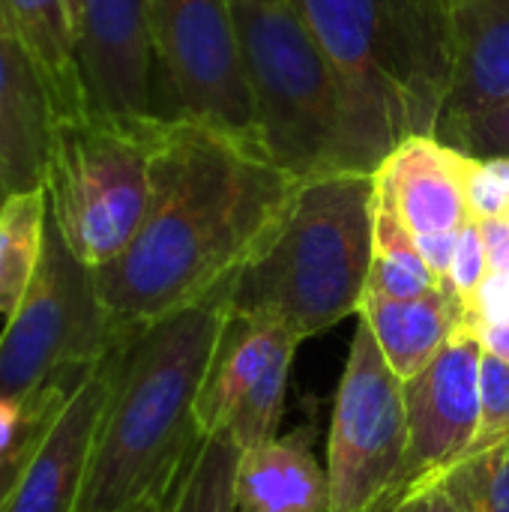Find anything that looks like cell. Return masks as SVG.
I'll return each mask as SVG.
<instances>
[{
  "label": "cell",
  "instance_id": "484cf974",
  "mask_svg": "<svg viewBox=\"0 0 509 512\" xmlns=\"http://www.w3.org/2000/svg\"><path fill=\"white\" fill-rule=\"evenodd\" d=\"M509 438V363L483 351L480 360V429L465 459ZM462 459V462H465ZM459 462V465H462Z\"/></svg>",
  "mask_w": 509,
  "mask_h": 512
},
{
  "label": "cell",
  "instance_id": "7c38bea8",
  "mask_svg": "<svg viewBox=\"0 0 509 512\" xmlns=\"http://www.w3.org/2000/svg\"><path fill=\"white\" fill-rule=\"evenodd\" d=\"M123 348L126 342L117 345L60 405L33 444L0 512H75Z\"/></svg>",
  "mask_w": 509,
  "mask_h": 512
},
{
  "label": "cell",
  "instance_id": "83f0119b",
  "mask_svg": "<svg viewBox=\"0 0 509 512\" xmlns=\"http://www.w3.org/2000/svg\"><path fill=\"white\" fill-rule=\"evenodd\" d=\"M444 144L468 153V156H509V102L468 120Z\"/></svg>",
  "mask_w": 509,
  "mask_h": 512
},
{
  "label": "cell",
  "instance_id": "d590c367",
  "mask_svg": "<svg viewBox=\"0 0 509 512\" xmlns=\"http://www.w3.org/2000/svg\"><path fill=\"white\" fill-rule=\"evenodd\" d=\"M393 512H426V495H420V498H408L405 504H399Z\"/></svg>",
  "mask_w": 509,
  "mask_h": 512
},
{
  "label": "cell",
  "instance_id": "4dcf8cb0",
  "mask_svg": "<svg viewBox=\"0 0 509 512\" xmlns=\"http://www.w3.org/2000/svg\"><path fill=\"white\" fill-rule=\"evenodd\" d=\"M477 225L486 243L489 276H509V219H489Z\"/></svg>",
  "mask_w": 509,
  "mask_h": 512
},
{
  "label": "cell",
  "instance_id": "1f68e13d",
  "mask_svg": "<svg viewBox=\"0 0 509 512\" xmlns=\"http://www.w3.org/2000/svg\"><path fill=\"white\" fill-rule=\"evenodd\" d=\"M60 411V408H57ZM54 411V414H57ZM51 414V417H54ZM51 417L18 447V450H12L9 456H0V510H3V504L9 501V495H12V489H15V483H18V477H21V468H24V462H27V456H30V450H33V444L39 441V435H42V429L51 423Z\"/></svg>",
  "mask_w": 509,
  "mask_h": 512
},
{
  "label": "cell",
  "instance_id": "f546056e",
  "mask_svg": "<svg viewBox=\"0 0 509 512\" xmlns=\"http://www.w3.org/2000/svg\"><path fill=\"white\" fill-rule=\"evenodd\" d=\"M459 234H426V237H414L417 240V249L426 261V267L432 270V276L444 285L450 279V267H453V258H456V249H459Z\"/></svg>",
  "mask_w": 509,
  "mask_h": 512
},
{
  "label": "cell",
  "instance_id": "6da1fadb",
  "mask_svg": "<svg viewBox=\"0 0 509 512\" xmlns=\"http://www.w3.org/2000/svg\"><path fill=\"white\" fill-rule=\"evenodd\" d=\"M294 189L291 174L234 135L192 117H162L147 216L132 243L93 270L114 336L129 342L231 285Z\"/></svg>",
  "mask_w": 509,
  "mask_h": 512
},
{
  "label": "cell",
  "instance_id": "ac0fdd59",
  "mask_svg": "<svg viewBox=\"0 0 509 512\" xmlns=\"http://www.w3.org/2000/svg\"><path fill=\"white\" fill-rule=\"evenodd\" d=\"M312 429L243 450L237 468L240 512H327V468L312 453Z\"/></svg>",
  "mask_w": 509,
  "mask_h": 512
},
{
  "label": "cell",
  "instance_id": "5b68a950",
  "mask_svg": "<svg viewBox=\"0 0 509 512\" xmlns=\"http://www.w3.org/2000/svg\"><path fill=\"white\" fill-rule=\"evenodd\" d=\"M264 156L294 180L345 171L342 90L297 0H231Z\"/></svg>",
  "mask_w": 509,
  "mask_h": 512
},
{
  "label": "cell",
  "instance_id": "277c9868",
  "mask_svg": "<svg viewBox=\"0 0 509 512\" xmlns=\"http://www.w3.org/2000/svg\"><path fill=\"white\" fill-rule=\"evenodd\" d=\"M375 258V177L342 171L297 180L273 234L234 276L228 309L300 342L360 315Z\"/></svg>",
  "mask_w": 509,
  "mask_h": 512
},
{
  "label": "cell",
  "instance_id": "7a4b0ae2",
  "mask_svg": "<svg viewBox=\"0 0 509 512\" xmlns=\"http://www.w3.org/2000/svg\"><path fill=\"white\" fill-rule=\"evenodd\" d=\"M231 285L180 309L120 354L75 512H129L168 498L195 444V405L228 318Z\"/></svg>",
  "mask_w": 509,
  "mask_h": 512
},
{
  "label": "cell",
  "instance_id": "5bb4252c",
  "mask_svg": "<svg viewBox=\"0 0 509 512\" xmlns=\"http://www.w3.org/2000/svg\"><path fill=\"white\" fill-rule=\"evenodd\" d=\"M462 150L435 135H408L378 165L375 201L414 237L456 234L471 222L462 186Z\"/></svg>",
  "mask_w": 509,
  "mask_h": 512
},
{
  "label": "cell",
  "instance_id": "8992f818",
  "mask_svg": "<svg viewBox=\"0 0 509 512\" xmlns=\"http://www.w3.org/2000/svg\"><path fill=\"white\" fill-rule=\"evenodd\" d=\"M159 123V114L114 117L90 108L51 129L48 216L90 270L111 264L147 216Z\"/></svg>",
  "mask_w": 509,
  "mask_h": 512
},
{
  "label": "cell",
  "instance_id": "cb8c5ba5",
  "mask_svg": "<svg viewBox=\"0 0 509 512\" xmlns=\"http://www.w3.org/2000/svg\"><path fill=\"white\" fill-rule=\"evenodd\" d=\"M438 486L465 512H509V438L456 465Z\"/></svg>",
  "mask_w": 509,
  "mask_h": 512
},
{
  "label": "cell",
  "instance_id": "8fae6325",
  "mask_svg": "<svg viewBox=\"0 0 509 512\" xmlns=\"http://www.w3.org/2000/svg\"><path fill=\"white\" fill-rule=\"evenodd\" d=\"M90 108L114 117L156 114L150 0H69Z\"/></svg>",
  "mask_w": 509,
  "mask_h": 512
},
{
  "label": "cell",
  "instance_id": "d6986e66",
  "mask_svg": "<svg viewBox=\"0 0 509 512\" xmlns=\"http://www.w3.org/2000/svg\"><path fill=\"white\" fill-rule=\"evenodd\" d=\"M6 24L15 30L45 84L54 123L90 111L78 60V36L69 0H0Z\"/></svg>",
  "mask_w": 509,
  "mask_h": 512
},
{
  "label": "cell",
  "instance_id": "3957f363",
  "mask_svg": "<svg viewBox=\"0 0 509 512\" xmlns=\"http://www.w3.org/2000/svg\"><path fill=\"white\" fill-rule=\"evenodd\" d=\"M342 90L345 171L375 174L408 135H435L447 30L435 0H297Z\"/></svg>",
  "mask_w": 509,
  "mask_h": 512
},
{
  "label": "cell",
  "instance_id": "4316f807",
  "mask_svg": "<svg viewBox=\"0 0 509 512\" xmlns=\"http://www.w3.org/2000/svg\"><path fill=\"white\" fill-rule=\"evenodd\" d=\"M486 279H489L486 243H483L480 225L477 222H468L462 228V234H459V249H456V258H453V267H450V279L444 282L459 297V303L465 309V324L477 312V303H480V294H483Z\"/></svg>",
  "mask_w": 509,
  "mask_h": 512
},
{
  "label": "cell",
  "instance_id": "836d02e7",
  "mask_svg": "<svg viewBox=\"0 0 509 512\" xmlns=\"http://www.w3.org/2000/svg\"><path fill=\"white\" fill-rule=\"evenodd\" d=\"M426 512H465L462 504L444 489V486H435L429 495H426Z\"/></svg>",
  "mask_w": 509,
  "mask_h": 512
},
{
  "label": "cell",
  "instance_id": "4fadbf2b",
  "mask_svg": "<svg viewBox=\"0 0 509 512\" xmlns=\"http://www.w3.org/2000/svg\"><path fill=\"white\" fill-rule=\"evenodd\" d=\"M441 6L447 87L435 126L438 141L509 102V0H441Z\"/></svg>",
  "mask_w": 509,
  "mask_h": 512
},
{
  "label": "cell",
  "instance_id": "e575fe53",
  "mask_svg": "<svg viewBox=\"0 0 509 512\" xmlns=\"http://www.w3.org/2000/svg\"><path fill=\"white\" fill-rule=\"evenodd\" d=\"M171 498V495H168ZM168 498H156V501H144L129 512H168Z\"/></svg>",
  "mask_w": 509,
  "mask_h": 512
},
{
  "label": "cell",
  "instance_id": "f1b7e54d",
  "mask_svg": "<svg viewBox=\"0 0 509 512\" xmlns=\"http://www.w3.org/2000/svg\"><path fill=\"white\" fill-rule=\"evenodd\" d=\"M54 414V411H51ZM51 414L45 417H27L24 408L18 402H9V399H0V456H9L12 450H18Z\"/></svg>",
  "mask_w": 509,
  "mask_h": 512
},
{
  "label": "cell",
  "instance_id": "2e32d148",
  "mask_svg": "<svg viewBox=\"0 0 509 512\" xmlns=\"http://www.w3.org/2000/svg\"><path fill=\"white\" fill-rule=\"evenodd\" d=\"M288 348H300V339L285 327L228 309L195 405L201 438L219 435L228 426L237 405L255 390V384L276 363V357Z\"/></svg>",
  "mask_w": 509,
  "mask_h": 512
},
{
  "label": "cell",
  "instance_id": "d4e9b609",
  "mask_svg": "<svg viewBox=\"0 0 509 512\" xmlns=\"http://www.w3.org/2000/svg\"><path fill=\"white\" fill-rule=\"evenodd\" d=\"M471 222L509 219V156H462Z\"/></svg>",
  "mask_w": 509,
  "mask_h": 512
},
{
  "label": "cell",
  "instance_id": "603a6c76",
  "mask_svg": "<svg viewBox=\"0 0 509 512\" xmlns=\"http://www.w3.org/2000/svg\"><path fill=\"white\" fill-rule=\"evenodd\" d=\"M294 354H297V348H288L276 357V363L255 384V390L237 405V411L231 414L228 426L219 435L231 438V444H237L240 450H252V447L276 438L282 408H285V390H288Z\"/></svg>",
  "mask_w": 509,
  "mask_h": 512
},
{
  "label": "cell",
  "instance_id": "9a60e30c",
  "mask_svg": "<svg viewBox=\"0 0 509 512\" xmlns=\"http://www.w3.org/2000/svg\"><path fill=\"white\" fill-rule=\"evenodd\" d=\"M54 114L27 48L0 12V189L9 195L45 186Z\"/></svg>",
  "mask_w": 509,
  "mask_h": 512
},
{
  "label": "cell",
  "instance_id": "7402d4cb",
  "mask_svg": "<svg viewBox=\"0 0 509 512\" xmlns=\"http://www.w3.org/2000/svg\"><path fill=\"white\" fill-rule=\"evenodd\" d=\"M432 288H441V282L426 267L414 234L384 204L375 201V258L366 297L411 300Z\"/></svg>",
  "mask_w": 509,
  "mask_h": 512
},
{
  "label": "cell",
  "instance_id": "9c48e42d",
  "mask_svg": "<svg viewBox=\"0 0 509 512\" xmlns=\"http://www.w3.org/2000/svg\"><path fill=\"white\" fill-rule=\"evenodd\" d=\"M408 456L405 390L360 318L333 402L327 512H393Z\"/></svg>",
  "mask_w": 509,
  "mask_h": 512
},
{
  "label": "cell",
  "instance_id": "52a82bcc",
  "mask_svg": "<svg viewBox=\"0 0 509 512\" xmlns=\"http://www.w3.org/2000/svg\"><path fill=\"white\" fill-rule=\"evenodd\" d=\"M123 345L81 264L48 216L45 252L24 300L0 333V399L18 402L27 417L57 411L81 381Z\"/></svg>",
  "mask_w": 509,
  "mask_h": 512
},
{
  "label": "cell",
  "instance_id": "44dd1931",
  "mask_svg": "<svg viewBox=\"0 0 509 512\" xmlns=\"http://www.w3.org/2000/svg\"><path fill=\"white\" fill-rule=\"evenodd\" d=\"M243 450L225 435H207L195 444L180 471L168 512H240L237 510V468Z\"/></svg>",
  "mask_w": 509,
  "mask_h": 512
},
{
  "label": "cell",
  "instance_id": "e0dca14e",
  "mask_svg": "<svg viewBox=\"0 0 509 512\" xmlns=\"http://www.w3.org/2000/svg\"><path fill=\"white\" fill-rule=\"evenodd\" d=\"M360 318L369 324L384 360L405 384L420 375L462 330L465 309L450 285L411 300L363 297Z\"/></svg>",
  "mask_w": 509,
  "mask_h": 512
},
{
  "label": "cell",
  "instance_id": "ba28073f",
  "mask_svg": "<svg viewBox=\"0 0 509 512\" xmlns=\"http://www.w3.org/2000/svg\"><path fill=\"white\" fill-rule=\"evenodd\" d=\"M150 36L156 114L201 120L261 150L231 0H150Z\"/></svg>",
  "mask_w": 509,
  "mask_h": 512
},
{
  "label": "cell",
  "instance_id": "d6a6232c",
  "mask_svg": "<svg viewBox=\"0 0 509 512\" xmlns=\"http://www.w3.org/2000/svg\"><path fill=\"white\" fill-rule=\"evenodd\" d=\"M477 339L483 345V351L501 357L504 363H509V315L504 318H492V321H483L477 327Z\"/></svg>",
  "mask_w": 509,
  "mask_h": 512
},
{
  "label": "cell",
  "instance_id": "30bf717a",
  "mask_svg": "<svg viewBox=\"0 0 509 512\" xmlns=\"http://www.w3.org/2000/svg\"><path fill=\"white\" fill-rule=\"evenodd\" d=\"M480 360V339L459 330L420 375L402 384L408 456L399 504L429 495L474 447L480 429Z\"/></svg>",
  "mask_w": 509,
  "mask_h": 512
},
{
  "label": "cell",
  "instance_id": "ffe728a7",
  "mask_svg": "<svg viewBox=\"0 0 509 512\" xmlns=\"http://www.w3.org/2000/svg\"><path fill=\"white\" fill-rule=\"evenodd\" d=\"M48 234V195L45 186L9 195L0 204V318L12 315L24 300Z\"/></svg>",
  "mask_w": 509,
  "mask_h": 512
},
{
  "label": "cell",
  "instance_id": "8d00e7d4",
  "mask_svg": "<svg viewBox=\"0 0 509 512\" xmlns=\"http://www.w3.org/2000/svg\"><path fill=\"white\" fill-rule=\"evenodd\" d=\"M3 201H6V192H3V189H0V204H3Z\"/></svg>",
  "mask_w": 509,
  "mask_h": 512
}]
</instances>
